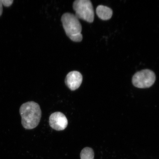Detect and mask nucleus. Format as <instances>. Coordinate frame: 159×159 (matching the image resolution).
I'll use <instances>...</instances> for the list:
<instances>
[{"label":"nucleus","mask_w":159,"mask_h":159,"mask_svg":"<svg viewBox=\"0 0 159 159\" xmlns=\"http://www.w3.org/2000/svg\"><path fill=\"white\" fill-rule=\"evenodd\" d=\"M75 16L78 19L89 23L94 20V14L91 2L89 0H76L73 4Z\"/></svg>","instance_id":"nucleus-3"},{"label":"nucleus","mask_w":159,"mask_h":159,"mask_svg":"<svg viewBox=\"0 0 159 159\" xmlns=\"http://www.w3.org/2000/svg\"><path fill=\"white\" fill-rule=\"evenodd\" d=\"M19 111L24 128L31 130L39 125L42 113L40 107L37 103L29 101L24 103L20 107Z\"/></svg>","instance_id":"nucleus-1"},{"label":"nucleus","mask_w":159,"mask_h":159,"mask_svg":"<svg viewBox=\"0 0 159 159\" xmlns=\"http://www.w3.org/2000/svg\"><path fill=\"white\" fill-rule=\"evenodd\" d=\"M2 3L1 0H0V16L2 15L3 12Z\"/></svg>","instance_id":"nucleus-10"},{"label":"nucleus","mask_w":159,"mask_h":159,"mask_svg":"<svg viewBox=\"0 0 159 159\" xmlns=\"http://www.w3.org/2000/svg\"><path fill=\"white\" fill-rule=\"evenodd\" d=\"M61 21L66 33L71 40L77 42L82 41V27L76 16L65 13L61 17Z\"/></svg>","instance_id":"nucleus-2"},{"label":"nucleus","mask_w":159,"mask_h":159,"mask_svg":"<svg viewBox=\"0 0 159 159\" xmlns=\"http://www.w3.org/2000/svg\"><path fill=\"white\" fill-rule=\"evenodd\" d=\"M94 153L92 148L86 147L81 151V159H94Z\"/></svg>","instance_id":"nucleus-8"},{"label":"nucleus","mask_w":159,"mask_h":159,"mask_svg":"<svg viewBox=\"0 0 159 159\" xmlns=\"http://www.w3.org/2000/svg\"><path fill=\"white\" fill-rule=\"evenodd\" d=\"M96 11L99 18L104 20L110 19L113 14L112 10L110 8L101 5L97 7Z\"/></svg>","instance_id":"nucleus-7"},{"label":"nucleus","mask_w":159,"mask_h":159,"mask_svg":"<svg viewBox=\"0 0 159 159\" xmlns=\"http://www.w3.org/2000/svg\"><path fill=\"white\" fill-rule=\"evenodd\" d=\"M83 81V76L77 71H72L67 75L65 79V83L67 87L71 91L79 89Z\"/></svg>","instance_id":"nucleus-6"},{"label":"nucleus","mask_w":159,"mask_h":159,"mask_svg":"<svg viewBox=\"0 0 159 159\" xmlns=\"http://www.w3.org/2000/svg\"><path fill=\"white\" fill-rule=\"evenodd\" d=\"M49 124L51 128L57 131L65 130L68 125V120L63 113L55 112L49 117Z\"/></svg>","instance_id":"nucleus-5"},{"label":"nucleus","mask_w":159,"mask_h":159,"mask_svg":"<svg viewBox=\"0 0 159 159\" xmlns=\"http://www.w3.org/2000/svg\"><path fill=\"white\" fill-rule=\"evenodd\" d=\"M156 80L155 73L149 69H144L138 71L134 75L132 83L137 88H149L154 84Z\"/></svg>","instance_id":"nucleus-4"},{"label":"nucleus","mask_w":159,"mask_h":159,"mask_svg":"<svg viewBox=\"0 0 159 159\" xmlns=\"http://www.w3.org/2000/svg\"><path fill=\"white\" fill-rule=\"evenodd\" d=\"M2 5L5 7H9L12 4L13 0H1Z\"/></svg>","instance_id":"nucleus-9"}]
</instances>
